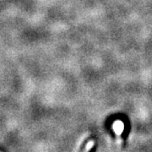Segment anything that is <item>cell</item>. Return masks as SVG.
<instances>
[{"label": "cell", "mask_w": 152, "mask_h": 152, "mask_svg": "<svg viewBox=\"0 0 152 152\" xmlns=\"http://www.w3.org/2000/svg\"><path fill=\"white\" fill-rule=\"evenodd\" d=\"M93 141H90L89 143H88V145H87V146H86V151H88L90 149H91V147H92L93 146Z\"/></svg>", "instance_id": "obj_1"}]
</instances>
